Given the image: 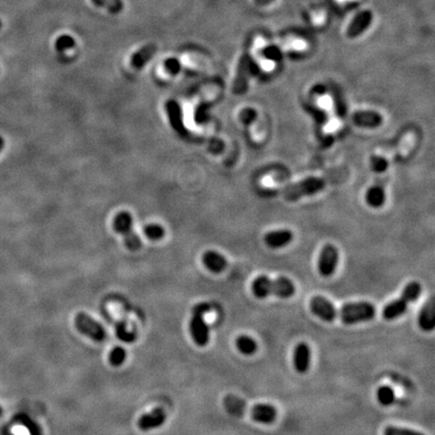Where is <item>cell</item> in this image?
I'll return each mask as SVG.
<instances>
[{"label": "cell", "instance_id": "obj_1", "mask_svg": "<svg viewBox=\"0 0 435 435\" xmlns=\"http://www.w3.org/2000/svg\"><path fill=\"white\" fill-rule=\"evenodd\" d=\"M311 312L326 323L340 320L345 325H355L373 320L376 315V307L369 301L348 302L341 308H337L328 298L315 295L310 299Z\"/></svg>", "mask_w": 435, "mask_h": 435}, {"label": "cell", "instance_id": "obj_2", "mask_svg": "<svg viewBox=\"0 0 435 435\" xmlns=\"http://www.w3.org/2000/svg\"><path fill=\"white\" fill-rule=\"evenodd\" d=\"M223 406L232 416L241 417L249 415L252 420L260 424H272L275 422L278 415L277 408L271 404L260 403L248 407L244 399L234 394H228L224 397Z\"/></svg>", "mask_w": 435, "mask_h": 435}, {"label": "cell", "instance_id": "obj_3", "mask_svg": "<svg viewBox=\"0 0 435 435\" xmlns=\"http://www.w3.org/2000/svg\"><path fill=\"white\" fill-rule=\"evenodd\" d=\"M251 290L254 296L259 299L268 296L289 298L294 295L296 288L292 280L285 276L272 279L266 275H260L253 280Z\"/></svg>", "mask_w": 435, "mask_h": 435}, {"label": "cell", "instance_id": "obj_4", "mask_svg": "<svg viewBox=\"0 0 435 435\" xmlns=\"http://www.w3.org/2000/svg\"><path fill=\"white\" fill-rule=\"evenodd\" d=\"M422 292V286L417 281L409 282L403 289L401 295L389 302L382 311V315L386 321H393L402 317L408 309V305L416 301Z\"/></svg>", "mask_w": 435, "mask_h": 435}, {"label": "cell", "instance_id": "obj_5", "mask_svg": "<svg viewBox=\"0 0 435 435\" xmlns=\"http://www.w3.org/2000/svg\"><path fill=\"white\" fill-rule=\"evenodd\" d=\"M326 187V181L317 176H309L290 183L280 190V195L287 202H295L304 196L314 195Z\"/></svg>", "mask_w": 435, "mask_h": 435}, {"label": "cell", "instance_id": "obj_6", "mask_svg": "<svg viewBox=\"0 0 435 435\" xmlns=\"http://www.w3.org/2000/svg\"><path fill=\"white\" fill-rule=\"evenodd\" d=\"M211 309L212 306L207 302L199 303L192 308L189 331L193 342L200 347H205L210 341V330L205 321V314Z\"/></svg>", "mask_w": 435, "mask_h": 435}, {"label": "cell", "instance_id": "obj_7", "mask_svg": "<svg viewBox=\"0 0 435 435\" xmlns=\"http://www.w3.org/2000/svg\"><path fill=\"white\" fill-rule=\"evenodd\" d=\"M114 230L123 236L126 247L131 251H137L142 243L139 236L133 230V219L130 213L121 212L116 215L113 222Z\"/></svg>", "mask_w": 435, "mask_h": 435}, {"label": "cell", "instance_id": "obj_8", "mask_svg": "<svg viewBox=\"0 0 435 435\" xmlns=\"http://www.w3.org/2000/svg\"><path fill=\"white\" fill-rule=\"evenodd\" d=\"M75 326L81 334L97 343H102L106 340L107 334L104 327L86 312H79L76 315Z\"/></svg>", "mask_w": 435, "mask_h": 435}, {"label": "cell", "instance_id": "obj_9", "mask_svg": "<svg viewBox=\"0 0 435 435\" xmlns=\"http://www.w3.org/2000/svg\"><path fill=\"white\" fill-rule=\"evenodd\" d=\"M339 259L340 254L338 248L333 244H326L321 250L318 262V269L321 276L325 278L331 277L338 267Z\"/></svg>", "mask_w": 435, "mask_h": 435}, {"label": "cell", "instance_id": "obj_10", "mask_svg": "<svg viewBox=\"0 0 435 435\" xmlns=\"http://www.w3.org/2000/svg\"><path fill=\"white\" fill-rule=\"evenodd\" d=\"M253 73V66L251 64L250 58L247 55H244L241 57L238 69H237V75L235 77L232 92L235 95H242L245 94L248 90V81L249 78H251Z\"/></svg>", "mask_w": 435, "mask_h": 435}, {"label": "cell", "instance_id": "obj_11", "mask_svg": "<svg viewBox=\"0 0 435 435\" xmlns=\"http://www.w3.org/2000/svg\"><path fill=\"white\" fill-rule=\"evenodd\" d=\"M388 176L378 175L366 191V203L373 209L383 207L386 202V184Z\"/></svg>", "mask_w": 435, "mask_h": 435}, {"label": "cell", "instance_id": "obj_12", "mask_svg": "<svg viewBox=\"0 0 435 435\" xmlns=\"http://www.w3.org/2000/svg\"><path fill=\"white\" fill-rule=\"evenodd\" d=\"M351 122L357 127L374 129L382 125L383 116L374 110H358L352 113Z\"/></svg>", "mask_w": 435, "mask_h": 435}, {"label": "cell", "instance_id": "obj_13", "mask_svg": "<svg viewBox=\"0 0 435 435\" xmlns=\"http://www.w3.org/2000/svg\"><path fill=\"white\" fill-rule=\"evenodd\" d=\"M166 110L170 119V123L174 128V131L184 139L189 137V133L183 124L182 111L178 103L175 102L174 100L168 101L166 103Z\"/></svg>", "mask_w": 435, "mask_h": 435}, {"label": "cell", "instance_id": "obj_14", "mask_svg": "<svg viewBox=\"0 0 435 435\" xmlns=\"http://www.w3.org/2000/svg\"><path fill=\"white\" fill-rule=\"evenodd\" d=\"M311 350L305 342L298 343L293 351V367L298 374H305L309 370Z\"/></svg>", "mask_w": 435, "mask_h": 435}, {"label": "cell", "instance_id": "obj_15", "mask_svg": "<svg viewBox=\"0 0 435 435\" xmlns=\"http://www.w3.org/2000/svg\"><path fill=\"white\" fill-rule=\"evenodd\" d=\"M264 243L271 249H279L289 245L293 240V233L288 229L273 230L264 235Z\"/></svg>", "mask_w": 435, "mask_h": 435}, {"label": "cell", "instance_id": "obj_16", "mask_svg": "<svg viewBox=\"0 0 435 435\" xmlns=\"http://www.w3.org/2000/svg\"><path fill=\"white\" fill-rule=\"evenodd\" d=\"M167 420V414L162 408H154L149 413L142 415L138 420V427L143 431H148L162 426Z\"/></svg>", "mask_w": 435, "mask_h": 435}, {"label": "cell", "instance_id": "obj_17", "mask_svg": "<svg viewBox=\"0 0 435 435\" xmlns=\"http://www.w3.org/2000/svg\"><path fill=\"white\" fill-rule=\"evenodd\" d=\"M418 326L423 332H431L435 328V299L427 300L418 313Z\"/></svg>", "mask_w": 435, "mask_h": 435}, {"label": "cell", "instance_id": "obj_18", "mask_svg": "<svg viewBox=\"0 0 435 435\" xmlns=\"http://www.w3.org/2000/svg\"><path fill=\"white\" fill-rule=\"evenodd\" d=\"M373 20V14L369 10H365L355 15L347 29V35L349 38L359 36L364 30H366Z\"/></svg>", "mask_w": 435, "mask_h": 435}, {"label": "cell", "instance_id": "obj_19", "mask_svg": "<svg viewBox=\"0 0 435 435\" xmlns=\"http://www.w3.org/2000/svg\"><path fill=\"white\" fill-rule=\"evenodd\" d=\"M157 51V47L154 44H148L137 51L131 58V67L135 70H141L146 64L153 58Z\"/></svg>", "mask_w": 435, "mask_h": 435}, {"label": "cell", "instance_id": "obj_20", "mask_svg": "<svg viewBox=\"0 0 435 435\" xmlns=\"http://www.w3.org/2000/svg\"><path fill=\"white\" fill-rule=\"evenodd\" d=\"M203 262L207 269H209L213 273H221L223 272L227 266V259L216 251H208L203 255Z\"/></svg>", "mask_w": 435, "mask_h": 435}, {"label": "cell", "instance_id": "obj_21", "mask_svg": "<svg viewBox=\"0 0 435 435\" xmlns=\"http://www.w3.org/2000/svg\"><path fill=\"white\" fill-rule=\"evenodd\" d=\"M235 344L238 350L245 355H252L258 349L257 342L252 337L247 335H241L237 337Z\"/></svg>", "mask_w": 435, "mask_h": 435}, {"label": "cell", "instance_id": "obj_22", "mask_svg": "<svg viewBox=\"0 0 435 435\" xmlns=\"http://www.w3.org/2000/svg\"><path fill=\"white\" fill-rule=\"evenodd\" d=\"M376 398L382 406H391L396 400V395L390 386L383 385L377 389Z\"/></svg>", "mask_w": 435, "mask_h": 435}, {"label": "cell", "instance_id": "obj_23", "mask_svg": "<svg viewBox=\"0 0 435 435\" xmlns=\"http://www.w3.org/2000/svg\"><path fill=\"white\" fill-rule=\"evenodd\" d=\"M369 165L371 170L377 174H382L386 173L389 168V162L382 155L372 154L369 159Z\"/></svg>", "mask_w": 435, "mask_h": 435}, {"label": "cell", "instance_id": "obj_24", "mask_svg": "<svg viewBox=\"0 0 435 435\" xmlns=\"http://www.w3.org/2000/svg\"><path fill=\"white\" fill-rule=\"evenodd\" d=\"M96 6L106 8L110 13L117 14L123 10L122 0H92Z\"/></svg>", "mask_w": 435, "mask_h": 435}, {"label": "cell", "instance_id": "obj_25", "mask_svg": "<svg viewBox=\"0 0 435 435\" xmlns=\"http://www.w3.org/2000/svg\"><path fill=\"white\" fill-rule=\"evenodd\" d=\"M143 232L147 238H149L150 240H154V241L163 239L165 237V234H166L164 227L159 225V224L146 225L143 229Z\"/></svg>", "mask_w": 435, "mask_h": 435}, {"label": "cell", "instance_id": "obj_26", "mask_svg": "<svg viewBox=\"0 0 435 435\" xmlns=\"http://www.w3.org/2000/svg\"><path fill=\"white\" fill-rule=\"evenodd\" d=\"M116 334L120 341L125 343H132L135 341V334L128 330L127 324L125 322H119L116 327Z\"/></svg>", "mask_w": 435, "mask_h": 435}, {"label": "cell", "instance_id": "obj_27", "mask_svg": "<svg viewBox=\"0 0 435 435\" xmlns=\"http://www.w3.org/2000/svg\"><path fill=\"white\" fill-rule=\"evenodd\" d=\"M278 47L283 50L303 51L306 47V44L299 38H285V39H281L278 43Z\"/></svg>", "mask_w": 435, "mask_h": 435}, {"label": "cell", "instance_id": "obj_28", "mask_svg": "<svg viewBox=\"0 0 435 435\" xmlns=\"http://www.w3.org/2000/svg\"><path fill=\"white\" fill-rule=\"evenodd\" d=\"M126 359V350L122 347H115L112 348L109 354V362L113 367L121 366Z\"/></svg>", "mask_w": 435, "mask_h": 435}, {"label": "cell", "instance_id": "obj_29", "mask_svg": "<svg viewBox=\"0 0 435 435\" xmlns=\"http://www.w3.org/2000/svg\"><path fill=\"white\" fill-rule=\"evenodd\" d=\"M75 46H76V42H75L74 37H72L71 35H68V34L61 35L56 41V44H55L56 50L58 52H61V53L67 51V50L73 49Z\"/></svg>", "mask_w": 435, "mask_h": 435}, {"label": "cell", "instance_id": "obj_30", "mask_svg": "<svg viewBox=\"0 0 435 435\" xmlns=\"http://www.w3.org/2000/svg\"><path fill=\"white\" fill-rule=\"evenodd\" d=\"M383 435H425L420 431L413 430L406 427H400V426H394L389 425L385 428Z\"/></svg>", "mask_w": 435, "mask_h": 435}, {"label": "cell", "instance_id": "obj_31", "mask_svg": "<svg viewBox=\"0 0 435 435\" xmlns=\"http://www.w3.org/2000/svg\"><path fill=\"white\" fill-rule=\"evenodd\" d=\"M256 117H257L256 110L253 109V108H249V107L248 108H244L240 112V114H239L240 121L244 125H247V126H249L251 123H253L254 120L256 119Z\"/></svg>", "mask_w": 435, "mask_h": 435}, {"label": "cell", "instance_id": "obj_32", "mask_svg": "<svg viewBox=\"0 0 435 435\" xmlns=\"http://www.w3.org/2000/svg\"><path fill=\"white\" fill-rule=\"evenodd\" d=\"M165 68L167 70V72L173 76H175L177 74H179L180 69H181V65L179 63V61L175 58H171L168 59L165 63Z\"/></svg>", "mask_w": 435, "mask_h": 435}, {"label": "cell", "instance_id": "obj_33", "mask_svg": "<svg viewBox=\"0 0 435 435\" xmlns=\"http://www.w3.org/2000/svg\"><path fill=\"white\" fill-rule=\"evenodd\" d=\"M3 147H4V139L0 136V151L3 149Z\"/></svg>", "mask_w": 435, "mask_h": 435}, {"label": "cell", "instance_id": "obj_34", "mask_svg": "<svg viewBox=\"0 0 435 435\" xmlns=\"http://www.w3.org/2000/svg\"><path fill=\"white\" fill-rule=\"evenodd\" d=\"M0 26H1V22H0Z\"/></svg>", "mask_w": 435, "mask_h": 435}]
</instances>
